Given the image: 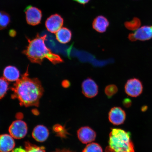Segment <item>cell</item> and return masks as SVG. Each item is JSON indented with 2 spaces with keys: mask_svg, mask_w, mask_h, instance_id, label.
<instances>
[{
  "mask_svg": "<svg viewBox=\"0 0 152 152\" xmlns=\"http://www.w3.org/2000/svg\"><path fill=\"white\" fill-rule=\"evenodd\" d=\"M142 86L140 80L136 78L129 80L125 85V92L130 96L136 97L142 94Z\"/></svg>",
  "mask_w": 152,
  "mask_h": 152,
  "instance_id": "8992f818",
  "label": "cell"
},
{
  "mask_svg": "<svg viewBox=\"0 0 152 152\" xmlns=\"http://www.w3.org/2000/svg\"><path fill=\"white\" fill-rule=\"evenodd\" d=\"M105 152H134L130 133L122 129H112L109 135V145Z\"/></svg>",
  "mask_w": 152,
  "mask_h": 152,
  "instance_id": "3957f363",
  "label": "cell"
},
{
  "mask_svg": "<svg viewBox=\"0 0 152 152\" xmlns=\"http://www.w3.org/2000/svg\"><path fill=\"white\" fill-rule=\"evenodd\" d=\"M57 40L60 43L66 44L71 41L72 32L71 30L66 27H62L56 33Z\"/></svg>",
  "mask_w": 152,
  "mask_h": 152,
  "instance_id": "2e32d148",
  "label": "cell"
},
{
  "mask_svg": "<svg viewBox=\"0 0 152 152\" xmlns=\"http://www.w3.org/2000/svg\"><path fill=\"white\" fill-rule=\"evenodd\" d=\"M118 91V89L116 86L115 85H110L106 87L104 90V92L106 96L110 98L116 94Z\"/></svg>",
  "mask_w": 152,
  "mask_h": 152,
  "instance_id": "44dd1931",
  "label": "cell"
},
{
  "mask_svg": "<svg viewBox=\"0 0 152 152\" xmlns=\"http://www.w3.org/2000/svg\"><path fill=\"white\" fill-rule=\"evenodd\" d=\"M10 22V18L9 15L4 11H0V30L7 28Z\"/></svg>",
  "mask_w": 152,
  "mask_h": 152,
  "instance_id": "e0dca14e",
  "label": "cell"
},
{
  "mask_svg": "<svg viewBox=\"0 0 152 152\" xmlns=\"http://www.w3.org/2000/svg\"><path fill=\"white\" fill-rule=\"evenodd\" d=\"M128 38L132 41H145L152 39V26H144L137 28L134 33L129 34Z\"/></svg>",
  "mask_w": 152,
  "mask_h": 152,
  "instance_id": "5b68a950",
  "label": "cell"
},
{
  "mask_svg": "<svg viewBox=\"0 0 152 152\" xmlns=\"http://www.w3.org/2000/svg\"><path fill=\"white\" fill-rule=\"evenodd\" d=\"M9 88L7 81L4 77H0V99L3 98L7 94Z\"/></svg>",
  "mask_w": 152,
  "mask_h": 152,
  "instance_id": "ac0fdd59",
  "label": "cell"
},
{
  "mask_svg": "<svg viewBox=\"0 0 152 152\" xmlns=\"http://www.w3.org/2000/svg\"><path fill=\"white\" fill-rule=\"evenodd\" d=\"M11 152H26V149L21 147H20L13 149Z\"/></svg>",
  "mask_w": 152,
  "mask_h": 152,
  "instance_id": "cb8c5ba5",
  "label": "cell"
},
{
  "mask_svg": "<svg viewBox=\"0 0 152 152\" xmlns=\"http://www.w3.org/2000/svg\"><path fill=\"white\" fill-rule=\"evenodd\" d=\"M28 69L11 88L13 92L11 97L18 99L21 106L37 107L43 94L44 89L39 79L28 77Z\"/></svg>",
  "mask_w": 152,
  "mask_h": 152,
  "instance_id": "6da1fadb",
  "label": "cell"
},
{
  "mask_svg": "<svg viewBox=\"0 0 152 152\" xmlns=\"http://www.w3.org/2000/svg\"><path fill=\"white\" fill-rule=\"evenodd\" d=\"M126 118L125 112L119 107H114L110 110L109 114L110 122L115 125L122 124Z\"/></svg>",
  "mask_w": 152,
  "mask_h": 152,
  "instance_id": "8fae6325",
  "label": "cell"
},
{
  "mask_svg": "<svg viewBox=\"0 0 152 152\" xmlns=\"http://www.w3.org/2000/svg\"><path fill=\"white\" fill-rule=\"evenodd\" d=\"M82 152H103L101 147L97 143L92 142L87 145Z\"/></svg>",
  "mask_w": 152,
  "mask_h": 152,
  "instance_id": "ffe728a7",
  "label": "cell"
},
{
  "mask_svg": "<svg viewBox=\"0 0 152 152\" xmlns=\"http://www.w3.org/2000/svg\"><path fill=\"white\" fill-rule=\"evenodd\" d=\"M47 35L42 36L39 34L33 39H28V45L23 53L33 63L41 64L44 59L46 58L53 64H60L63 60L58 54L53 53L45 45Z\"/></svg>",
  "mask_w": 152,
  "mask_h": 152,
  "instance_id": "7a4b0ae2",
  "label": "cell"
},
{
  "mask_svg": "<svg viewBox=\"0 0 152 152\" xmlns=\"http://www.w3.org/2000/svg\"><path fill=\"white\" fill-rule=\"evenodd\" d=\"M140 23V20L137 18H134L131 21L125 22L124 24L125 27L127 28L132 30L137 28Z\"/></svg>",
  "mask_w": 152,
  "mask_h": 152,
  "instance_id": "7402d4cb",
  "label": "cell"
},
{
  "mask_svg": "<svg viewBox=\"0 0 152 152\" xmlns=\"http://www.w3.org/2000/svg\"><path fill=\"white\" fill-rule=\"evenodd\" d=\"M25 13L26 22L28 24L34 26L40 23L42 15L39 9L29 6L26 9Z\"/></svg>",
  "mask_w": 152,
  "mask_h": 152,
  "instance_id": "ba28073f",
  "label": "cell"
},
{
  "mask_svg": "<svg viewBox=\"0 0 152 152\" xmlns=\"http://www.w3.org/2000/svg\"><path fill=\"white\" fill-rule=\"evenodd\" d=\"M25 149L26 152H45V148L43 147H39L26 142L25 143Z\"/></svg>",
  "mask_w": 152,
  "mask_h": 152,
  "instance_id": "d6986e66",
  "label": "cell"
},
{
  "mask_svg": "<svg viewBox=\"0 0 152 152\" xmlns=\"http://www.w3.org/2000/svg\"><path fill=\"white\" fill-rule=\"evenodd\" d=\"M64 20L60 15L55 14L47 19L45 23V27L48 31L52 33H56L62 27Z\"/></svg>",
  "mask_w": 152,
  "mask_h": 152,
  "instance_id": "52a82bcc",
  "label": "cell"
},
{
  "mask_svg": "<svg viewBox=\"0 0 152 152\" xmlns=\"http://www.w3.org/2000/svg\"><path fill=\"white\" fill-rule=\"evenodd\" d=\"M83 95L88 98H93L98 94V87L95 81L90 78L83 81L82 84Z\"/></svg>",
  "mask_w": 152,
  "mask_h": 152,
  "instance_id": "9c48e42d",
  "label": "cell"
},
{
  "mask_svg": "<svg viewBox=\"0 0 152 152\" xmlns=\"http://www.w3.org/2000/svg\"><path fill=\"white\" fill-rule=\"evenodd\" d=\"M71 83L70 82L67 80H64L62 81V85L64 88H67L71 86Z\"/></svg>",
  "mask_w": 152,
  "mask_h": 152,
  "instance_id": "603a6c76",
  "label": "cell"
},
{
  "mask_svg": "<svg viewBox=\"0 0 152 152\" xmlns=\"http://www.w3.org/2000/svg\"><path fill=\"white\" fill-rule=\"evenodd\" d=\"M53 152H74L70 151L69 150L66 149H57L56 151Z\"/></svg>",
  "mask_w": 152,
  "mask_h": 152,
  "instance_id": "d4e9b609",
  "label": "cell"
},
{
  "mask_svg": "<svg viewBox=\"0 0 152 152\" xmlns=\"http://www.w3.org/2000/svg\"><path fill=\"white\" fill-rule=\"evenodd\" d=\"M4 77L7 81H17L20 77L19 70L14 66H7L3 71Z\"/></svg>",
  "mask_w": 152,
  "mask_h": 152,
  "instance_id": "9a60e30c",
  "label": "cell"
},
{
  "mask_svg": "<svg viewBox=\"0 0 152 152\" xmlns=\"http://www.w3.org/2000/svg\"><path fill=\"white\" fill-rule=\"evenodd\" d=\"M110 23L107 18L99 15L94 19L92 23L93 28L99 33L105 32L109 26Z\"/></svg>",
  "mask_w": 152,
  "mask_h": 152,
  "instance_id": "4fadbf2b",
  "label": "cell"
},
{
  "mask_svg": "<svg viewBox=\"0 0 152 152\" xmlns=\"http://www.w3.org/2000/svg\"><path fill=\"white\" fill-rule=\"evenodd\" d=\"M49 135L48 129L42 125H39L34 129L32 136L35 140L39 142H43L46 140Z\"/></svg>",
  "mask_w": 152,
  "mask_h": 152,
  "instance_id": "5bb4252c",
  "label": "cell"
},
{
  "mask_svg": "<svg viewBox=\"0 0 152 152\" xmlns=\"http://www.w3.org/2000/svg\"><path fill=\"white\" fill-rule=\"evenodd\" d=\"M78 138L83 144H88L94 141L96 137V132L88 126L81 127L77 131Z\"/></svg>",
  "mask_w": 152,
  "mask_h": 152,
  "instance_id": "30bf717a",
  "label": "cell"
},
{
  "mask_svg": "<svg viewBox=\"0 0 152 152\" xmlns=\"http://www.w3.org/2000/svg\"><path fill=\"white\" fill-rule=\"evenodd\" d=\"M9 131L10 135L13 138L20 139L23 138L27 134V125L23 121H15L11 124L9 127Z\"/></svg>",
  "mask_w": 152,
  "mask_h": 152,
  "instance_id": "277c9868",
  "label": "cell"
},
{
  "mask_svg": "<svg viewBox=\"0 0 152 152\" xmlns=\"http://www.w3.org/2000/svg\"><path fill=\"white\" fill-rule=\"evenodd\" d=\"M15 142L10 135L4 134L0 135V152H9L14 149Z\"/></svg>",
  "mask_w": 152,
  "mask_h": 152,
  "instance_id": "7c38bea8",
  "label": "cell"
}]
</instances>
